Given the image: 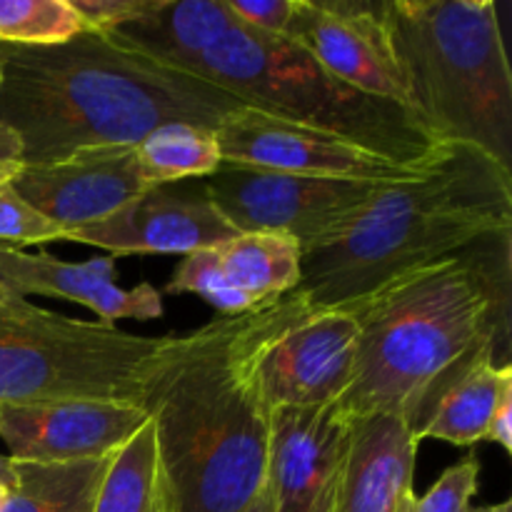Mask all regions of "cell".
Returning a JSON list of instances; mask_svg holds the SVG:
<instances>
[{
	"mask_svg": "<svg viewBox=\"0 0 512 512\" xmlns=\"http://www.w3.org/2000/svg\"><path fill=\"white\" fill-rule=\"evenodd\" d=\"M413 498H415V493L405 495V500H403V503H400V508L395 510V512H408L410 510V503H413Z\"/></svg>",
	"mask_w": 512,
	"mask_h": 512,
	"instance_id": "36",
	"label": "cell"
},
{
	"mask_svg": "<svg viewBox=\"0 0 512 512\" xmlns=\"http://www.w3.org/2000/svg\"><path fill=\"white\" fill-rule=\"evenodd\" d=\"M13 480H15L13 458H8V455H0V485H5V488H13Z\"/></svg>",
	"mask_w": 512,
	"mask_h": 512,
	"instance_id": "31",
	"label": "cell"
},
{
	"mask_svg": "<svg viewBox=\"0 0 512 512\" xmlns=\"http://www.w3.org/2000/svg\"><path fill=\"white\" fill-rule=\"evenodd\" d=\"M95 512H175L153 420L115 453Z\"/></svg>",
	"mask_w": 512,
	"mask_h": 512,
	"instance_id": "21",
	"label": "cell"
},
{
	"mask_svg": "<svg viewBox=\"0 0 512 512\" xmlns=\"http://www.w3.org/2000/svg\"><path fill=\"white\" fill-rule=\"evenodd\" d=\"M10 185L65 235L100 223L150 188L135 145H90L48 163H23Z\"/></svg>",
	"mask_w": 512,
	"mask_h": 512,
	"instance_id": "14",
	"label": "cell"
},
{
	"mask_svg": "<svg viewBox=\"0 0 512 512\" xmlns=\"http://www.w3.org/2000/svg\"><path fill=\"white\" fill-rule=\"evenodd\" d=\"M138 163L148 185L203 180L220 168L215 130L190 123H165L145 135L138 145Z\"/></svg>",
	"mask_w": 512,
	"mask_h": 512,
	"instance_id": "23",
	"label": "cell"
},
{
	"mask_svg": "<svg viewBox=\"0 0 512 512\" xmlns=\"http://www.w3.org/2000/svg\"><path fill=\"white\" fill-rule=\"evenodd\" d=\"M340 403L270 410L268 488L273 512H333L353 445Z\"/></svg>",
	"mask_w": 512,
	"mask_h": 512,
	"instance_id": "12",
	"label": "cell"
},
{
	"mask_svg": "<svg viewBox=\"0 0 512 512\" xmlns=\"http://www.w3.org/2000/svg\"><path fill=\"white\" fill-rule=\"evenodd\" d=\"M238 25L225 0H155L140 20L100 35L165 68H180L215 48Z\"/></svg>",
	"mask_w": 512,
	"mask_h": 512,
	"instance_id": "19",
	"label": "cell"
},
{
	"mask_svg": "<svg viewBox=\"0 0 512 512\" xmlns=\"http://www.w3.org/2000/svg\"><path fill=\"white\" fill-rule=\"evenodd\" d=\"M465 512H512V500H503L498 505H483V508H468Z\"/></svg>",
	"mask_w": 512,
	"mask_h": 512,
	"instance_id": "33",
	"label": "cell"
},
{
	"mask_svg": "<svg viewBox=\"0 0 512 512\" xmlns=\"http://www.w3.org/2000/svg\"><path fill=\"white\" fill-rule=\"evenodd\" d=\"M353 445L333 512H395L415 493L418 438L393 415L353 418Z\"/></svg>",
	"mask_w": 512,
	"mask_h": 512,
	"instance_id": "18",
	"label": "cell"
},
{
	"mask_svg": "<svg viewBox=\"0 0 512 512\" xmlns=\"http://www.w3.org/2000/svg\"><path fill=\"white\" fill-rule=\"evenodd\" d=\"M243 512H273V500H270V488H268V483H265L263 493H260L258 498H255V503L250 505L248 510H243Z\"/></svg>",
	"mask_w": 512,
	"mask_h": 512,
	"instance_id": "32",
	"label": "cell"
},
{
	"mask_svg": "<svg viewBox=\"0 0 512 512\" xmlns=\"http://www.w3.org/2000/svg\"><path fill=\"white\" fill-rule=\"evenodd\" d=\"M498 233H512V170L445 143L425 173L380 185L338 238L303 253L293 293L308 308H338Z\"/></svg>",
	"mask_w": 512,
	"mask_h": 512,
	"instance_id": "4",
	"label": "cell"
},
{
	"mask_svg": "<svg viewBox=\"0 0 512 512\" xmlns=\"http://www.w3.org/2000/svg\"><path fill=\"white\" fill-rule=\"evenodd\" d=\"M0 83H3V45H0Z\"/></svg>",
	"mask_w": 512,
	"mask_h": 512,
	"instance_id": "37",
	"label": "cell"
},
{
	"mask_svg": "<svg viewBox=\"0 0 512 512\" xmlns=\"http://www.w3.org/2000/svg\"><path fill=\"white\" fill-rule=\"evenodd\" d=\"M238 235L198 185H153L118 213L70 230L65 243L93 245L110 258L123 255H190Z\"/></svg>",
	"mask_w": 512,
	"mask_h": 512,
	"instance_id": "15",
	"label": "cell"
},
{
	"mask_svg": "<svg viewBox=\"0 0 512 512\" xmlns=\"http://www.w3.org/2000/svg\"><path fill=\"white\" fill-rule=\"evenodd\" d=\"M298 303L288 293L250 313L218 315L180 338L145 403L175 512H243L263 493L270 410L255 358Z\"/></svg>",
	"mask_w": 512,
	"mask_h": 512,
	"instance_id": "2",
	"label": "cell"
},
{
	"mask_svg": "<svg viewBox=\"0 0 512 512\" xmlns=\"http://www.w3.org/2000/svg\"><path fill=\"white\" fill-rule=\"evenodd\" d=\"M0 275L20 298L48 295L85 305L108 328H115V320H158L163 315V293L150 283L120 288L115 258L110 255L68 263L48 253L0 248Z\"/></svg>",
	"mask_w": 512,
	"mask_h": 512,
	"instance_id": "17",
	"label": "cell"
},
{
	"mask_svg": "<svg viewBox=\"0 0 512 512\" xmlns=\"http://www.w3.org/2000/svg\"><path fill=\"white\" fill-rule=\"evenodd\" d=\"M358 348L360 323L350 305L308 308L300 298L298 308L275 325L255 358L268 410L343 400L353 383Z\"/></svg>",
	"mask_w": 512,
	"mask_h": 512,
	"instance_id": "9",
	"label": "cell"
},
{
	"mask_svg": "<svg viewBox=\"0 0 512 512\" xmlns=\"http://www.w3.org/2000/svg\"><path fill=\"white\" fill-rule=\"evenodd\" d=\"M488 443L500 445L505 453H512V380H508L500 393L498 408H495L493 420H490Z\"/></svg>",
	"mask_w": 512,
	"mask_h": 512,
	"instance_id": "29",
	"label": "cell"
},
{
	"mask_svg": "<svg viewBox=\"0 0 512 512\" xmlns=\"http://www.w3.org/2000/svg\"><path fill=\"white\" fill-rule=\"evenodd\" d=\"M183 335H133L0 300V405L60 398L123 400L145 408Z\"/></svg>",
	"mask_w": 512,
	"mask_h": 512,
	"instance_id": "7",
	"label": "cell"
},
{
	"mask_svg": "<svg viewBox=\"0 0 512 512\" xmlns=\"http://www.w3.org/2000/svg\"><path fill=\"white\" fill-rule=\"evenodd\" d=\"M478 488L480 458L470 453L460 463L450 465L423 498L415 495L408 512H465L470 508V500L478 495Z\"/></svg>",
	"mask_w": 512,
	"mask_h": 512,
	"instance_id": "26",
	"label": "cell"
},
{
	"mask_svg": "<svg viewBox=\"0 0 512 512\" xmlns=\"http://www.w3.org/2000/svg\"><path fill=\"white\" fill-rule=\"evenodd\" d=\"M510 248L512 233L490 235L348 303L358 315L360 348L338 403L353 418L405 420L418 438L475 365L510 363Z\"/></svg>",
	"mask_w": 512,
	"mask_h": 512,
	"instance_id": "1",
	"label": "cell"
},
{
	"mask_svg": "<svg viewBox=\"0 0 512 512\" xmlns=\"http://www.w3.org/2000/svg\"><path fill=\"white\" fill-rule=\"evenodd\" d=\"M215 138L223 163L355 183H400L425 173L438 160L425 165L398 163L338 135L290 123L255 108L235 110L220 120Z\"/></svg>",
	"mask_w": 512,
	"mask_h": 512,
	"instance_id": "10",
	"label": "cell"
},
{
	"mask_svg": "<svg viewBox=\"0 0 512 512\" xmlns=\"http://www.w3.org/2000/svg\"><path fill=\"white\" fill-rule=\"evenodd\" d=\"M148 420V410L123 400L60 398L0 405V440L13 460H98L118 453Z\"/></svg>",
	"mask_w": 512,
	"mask_h": 512,
	"instance_id": "16",
	"label": "cell"
},
{
	"mask_svg": "<svg viewBox=\"0 0 512 512\" xmlns=\"http://www.w3.org/2000/svg\"><path fill=\"white\" fill-rule=\"evenodd\" d=\"M155 0H70L90 33H113L143 18Z\"/></svg>",
	"mask_w": 512,
	"mask_h": 512,
	"instance_id": "27",
	"label": "cell"
},
{
	"mask_svg": "<svg viewBox=\"0 0 512 512\" xmlns=\"http://www.w3.org/2000/svg\"><path fill=\"white\" fill-rule=\"evenodd\" d=\"M85 33L70 0H0V45L50 48Z\"/></svg>",
	"mask_w": 512,
	"mask_h": 512,
	"instance_id": "24",
	"label": "cell"
},
{
	"mask_svg": "<svg viewBox=\"0 0 512 512\" xmlns=\"http://www.w3.org/2000/svg\"><path fill=\"white\" fill-rule=\"evenodd\" d=\"M303 250L285 233H238L185 255L163 293H193L220 315L250 313L300 285Z\"/></svg>",
	"mask_w": 512,
	"mask_h": 512,
	"instance_id": "13",
	"label": "cell"
},
{
	"mask_svg": "<svg viewBox=\"0 0 512 512\" xmlns=\"http://www.w3.org/2000/svg\"><path fill=\"white\" fill-rule=\"evenodd\" d=\"M245 108L220 85L90 30L50 48L3 45L0 123L23 143V163H48L90 145H138L165 123L215 130Z\"/></svg>",
	"mask_w": 512,
	"mask_h": 512,
	"instance_id": "3",
	"label": "cell"
},
{
	"mask_svg": "<svg viewBox=\"0 0 512 512\" xmlns=\"http://www.w3.org/2000/svg\"><path fill=\"white\" fill-rule=\"evenodd\" d=\"M240 25L255 33L288 38L298 0H225Z\"/></svg>",
	"mask_w": 512,
	"mask_h": 512,
	"instance_id": "28",
	"label": "cell"
},
{
	"mask_svg": "<svg viewBox=\"0 0 512 512\" xmlns=\"http://www.w3.org/2000/svg\"><path fill=\"white\" fill-rule=\"evenodd\" d=\"M113 458L73 463L13 460L15 480L3 512H95Z\"/></svg>",
	"mask_w": 512,
	"mask_h": 512,
	"instance_id": "20",
	"label": "cell"
},
{
	"mask_svg": "<svg viewBox=\"0 0 512 512\" xmlns=\"http://www.w3.org/2000/svg\"><path fill=\"white\" fill-rule=\"evenodd\" d=\"M175 70L220 85L260 113L338 135L398 163L425 165L445 148L410 110L358 93L293 40L245 25Z\"/></svg>",
	"mask_w": 512,
	"mask_h": 512,
	"instance_id": "6",
	"label": "cell"
},
{
	"mask_svg": "<svg viewBox=\"0 0 512 512\" xmlns=\"http://www.w3.org/2000/svg\"><path fill=\"white\" fill-rule=\"evenodd\" d=\"M390 45L420 123L512 170V73L495 0H385Z\"/></svg>",
	"mask_w": 512,
	"mask_h": 512,
	"instance_id": "5",
	"label": "cell"
},
{
	"mask_svg": "<svg viewBox=\"0 0 512 512\" xmlns=\"http://www.w3.org/2000/svg\"><path fill=\"white\" fill-rule=\"evenodd\" d=\"M512 380V363L493 360L475 365L463 380L453 385L440 400L418 440H443L458 448H475L485 443L505 383Z\"/></svg>",
	"mask_w": 512,
	"mask_h": 512,
	"instance_id": "22",
	"label": "cell"
},
{
	"mask_svg": "<svg viewBox=\"0 0 512 512\" xmlns=\"http://www.w3.org/2000/svg\"><path fill=\"white\" fill-rule=\"evenodd\" d=\"M8 493H10V488L0 485V512L5 510V503H8Z\"/></svg>",
	"mask_w": 512,
	"mask_h": 512,
	"instance_id": "35",
	"label": "cell"
},
{
	"mask_svg": "<svg viewBox=\"0 0 512 512\" xmlns=\"http://www.w3.org/2000/svg\"><path fill=\"white\" fill-rule=\"evenodd\" d=\"M13 298H20V295H15L13 288H10V285L5 283L3 275H0V300H13Z\"/></svg>",
	"mask_w": 512,
	"mask_h": 512,
	"instance_id": "34",
	"label": "cell"
},
{
	"mask_svg": "<svg viewBox=\"0 0 512 512\" xmlns=\"http://www.w3.org/2000/svg\"><path fill=\"white\" fill-rule=\"evenodd\" d=\"M45 243H65V230L25 203L10 180L0 183V248L20 250Z\"/></svg>",
	"mask_w": 512,
	"mask_h": 512,
	"instance_id": "25",
	"label": "cell"
},
{
	"mask_svg": "<svg viewBox=\"0 0 512 512\" xmlns=\"http://www.w3.org/2000/svg\"><path fill=\"white\" fill-rule=\"evenodd\" d=\"M285 40L308 50L330 75L358 93L390 100L413 113L385 28L383 3L298 0Z\"/></svg>",
	"mask_w": 512,
	"mask_h": 512,
	"instance_id": "11",
	"label": "cell"
},
{
	"mask_svg": "<svg viewBox=\"0 0 512 512\" xmlns=\"http://www.w3.org/2000/svg\"><path fill=\"white\" fill-rule=\"evenodd\" d=\"M20 165H23V143L15 130L0 123V183H8Z\"/></svg>",
	"mask_w": 512,
	"mask_h": 512,
	"instance_id": "30",
	"label": "cell"
},
{
	"mask_svg": "<svg viewBox=\"0 0 512 512\" xmlns=\"http://www.w3.org/2000/svg\"><path fill=\"white\" fill-rule=\"evenodd\" d=\"M203 188L238 233H285L298 240L303 253H310L338 238L370 203L380 183L220 163L215 173L203 178Z\"/></svg>",
	"mask_w": 512,
	"mask_h": 512,
	"instance_id": "8",
	"label": "cell"
}]
</instances>
